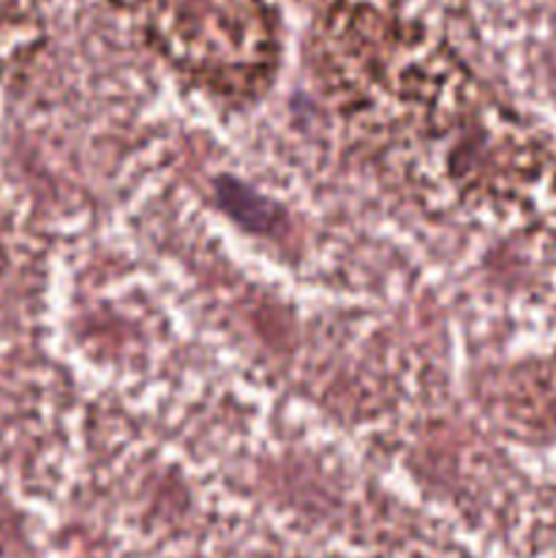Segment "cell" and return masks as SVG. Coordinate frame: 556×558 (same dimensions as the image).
<instances>
[{"label": "cell", "mask_w": 556, "mask_h": 558, "mask_svg": "<svg viewBox=\"0 0 556 558\" xmlns=\"http://www.w3.org/2000/svg\"><path fill=\"white\" fill-rule=\"evenodd\" d=\"M156 36L191 54H249L265 41L259 0H120Z\"/></svg>", "instance_id": "cell-1"}]
</instances>
